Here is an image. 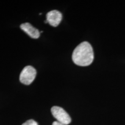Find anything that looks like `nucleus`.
Listing matches in <instances>:
<instances>
[{
    "instance_id": "nucleus-6",
    "label": "nucleus",
    "mask_w": 125,
    "mask_h": 125,
    "mask_svg": "<svg viewBox=\"0 0 125 125\" xmlns=\"http://www.w3.org/2000/svg\"><path fill=\"white\" fill-rule=\"evenodd\" d=\"M22 125H38V123L33 119H30L24 122Z\"/></svg>"
},
{
    "instance_id": "nucleus-3",
    "label": "nucleus",
    "mask_w": 125,
    "mask_h": 125,
    "mask_svg": "<svg viewBox=\"0 0 125 125\" xmlns=\"http://www.w3.org/2000/svg\"><path fill=\"white\" fill-rule=\"evenodd\" d=\"M53 116L57 119V122L64 125H69L71 122V118L68 114L62 108L54 106L51 108Z\"/></svg>"
},
{
    "instance_id": "nucleus-4",
    "label": "nucleus",
    "mask_w": 125,
    "mask_h": 125,
    "mask_svg": "<svg viewBox=\"0 0 125 125\" xmlns=\"http://www.w3.org/2000/svg\"><path fill=\"white\" fill-rule=\"evenodd\" d=\"M62 18V15L58 10H51L46 14V20L45 23H48L53 27H57L60 24Z\"/></svg>"
},
{
    "instance_id": "nucleus-5",
    "label": "nucleus",
    "mask_w": 125,
    "mask_h": 125,
    "mask_svg": "<svg viewBox=\"0 0 125 125\" xmlns=\"http://www.w3.org/2000/svg\"><path fill=\"white\" fill-rule=\"evenodd\" d=\"M20 29L24 31L31 38L37 39L40 37V32L38 29H35L29 23H23L20 25Z\"/></svg>"
},
{
    "instance_id": "nucleus-2",
    "label": "nucleus",
    "mask_w": 125,
    "mask_h": 125,
    "mask_svg": "<svg viewBox=\"0 0 125 125\" xmlns=\"http://www.w3.org/2000/svg\"><path fill=\"white\" fill-rule=\"evenodd\" d=\"M37 71L33 67L28 65L23 68L20 74V82L26 85H29L33 82L36 77Z\"/></svg>"
},
{
    "instance_id": "nucleus-1",
    "label": "nucleus",
    "mask_w": 125,
    "mask_h": 125,
    "mask_svg": "<svg viewBox=\"0 0 125 125\" xmlns=\"http://www.w3.org/2000/svg\"><path fill=\"white\" fill-rule=\"evenodd\" d=\"M72 59L79 66H88L94 60V52L91 45L88 42L81 43L76 47L72 55Z\"/></svg>"
},
{
    "instance_id": "nucleus-7",
    "label": "nucleus",
    "mask_w": 125,
    "mask_h": 125,
    "mask_svg": "<svg viewBox=\"0 0 125 125\" xmlns=\"http://www.w3.org/2000/svg\"><path fill=\"white\" fill-rule=\"evenodd\" d=\"M52 125H62V123L59 122L55 121V122H54L53 123Z\"/></svg>"
}]
</instances>
